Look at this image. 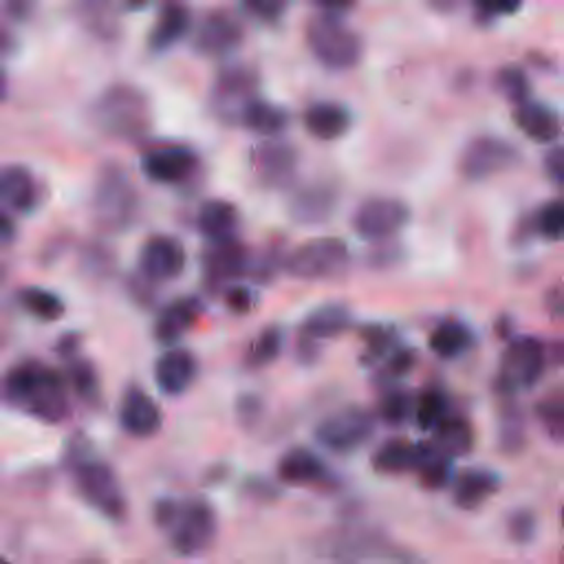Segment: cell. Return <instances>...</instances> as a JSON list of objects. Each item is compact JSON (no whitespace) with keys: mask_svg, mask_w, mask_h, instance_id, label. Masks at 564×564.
I'll return each mask as SVG.
<instances>
[{"mask_svg":"<svg viewBox=\"0 0 564 564\" xmlns=\"http://www.w3.org/2000/svg\"><path fill=\"white\" fill-rule=\"evenodd\" d=\"M196 227L209 242L236 238L238 209L229 200L209 198L196 212Z\"/></svg>","mask_w":564,"mask_h":564,"instance_id":"27","label":"cell"},{"mask_svg":"<svg viewBox=\"0 0 564 564\" xmlns=\"http://www.w3.org/2000/svg\"><path fill=\"white\" fill-rule=\"evenodd\" d=\"M544 170H546V176H549L555 185H562V178H564V159H562V148H560L557 143L544 154Z\"/></svg>","mask_w":564,"mask_h":564,"instance_id":"51","label":"cell"},{"mask_svg":"<svg viewBox=\"0 0 564 564\" xmlns=\"http://www.w3.org/2000/svg\"><path fill=\"white\" fill-rule=\"evenodd\" d=\"M352 324V315L348 311V306L339 304V302H326L317 308H313L300 328V337L308 339V341H322V339H333L344 335Z\"/></svg>","mask_w":564,"mask_h":564,"instance_id":"26","label":"cell"},{"mask_svg":"<svg viewBox=\"0 0 564 564\" xmlns=\"http://www.w3.org/2000/svg\"><path fill=\"white\" fill-rule=\"evenodd\" d=\"M416 364V355L412 348H394L386 359H383V370H381V379L386 381H394L403 375H408Z\"/></svg>","mask_w":564,"mask_h":564,"instance_id":"46","label":"cell"},{"mask_svg":"<svg viewBox=\"0 0 564 564\" xmlns=\"http://www.w3.org/2000/svg\"><path fill=\"white\" fill-rule=\"evenodd\" d=\"M13 236V223L9 220V216H4V212L0 209V245L11 240Z\"/></svg>","mask_w":564,"mask_h":564,"instance_id":"53","label":"cell"},{"mask_svg":"<svg viewBox=\"0 0 564 564\" xmlns=\"http://www.w3.org/2000/svg\"><path fill=\"white\" fill-rule=\"evenodd\" d=\"M137 212L139 196L126 170L115 163L104 165L93 194L95 223L108 234H121L134 223Z\"/></svg>","mask_w":564,"mask_h":564,"instance_id":"5","label":"cell"},{"mask_svg":"<svg viewBox=\"0 0 564 564\" xmlns=\"http://www.w3.org/2000/svg\"><path fill=\"white\" fill-rule=\"evenodd\" d=\"M242 11L249 13L253 20L264 22V24H275L282 20L286 4L278 2V0H253V2H245Z\"/></svg>","mask_w":564,"mask_h":564,"instance_id":"47","label":"cell"},{"mask_svg":"<svg viewBox=\"0 0 564 564\" xmlns=\"http://www.w3.org/2000/svg\"><path fill=\"white\" fill-rule=\"evenodd\" d=\"M203 304L198 297H176L159 311L154 322V339L163 346H174L200 317Z\"/></svg>","mask_w":564,"mask_h":564,"instance_id":"21","label":"cell"},{"mask_svg":"<svg viewBox=\"0 0 564 564\" xmlns=\"http://www.w3.org/2000/svg\"><path fill=\"white\" fill-rule=\"evenodd\" d=\"M289 110L271 104L262 97L251 99L245 110L240 112L238 123H242L247 130H251L253 134H260L264 139H275L280 132H284L289 128Z\"/></svg>","mask_w":564,"mask_h":564,"instance_id":"31","label":"cell"},{"mask_svg":"<svg viewBox=\"0 0 564 564\" xmlns=\"http://www.w3.org/2000/svg\"><path fill=\"white\" fill-rule=\"evenodd\" d=\"M535 416L542 425V430L546 432V436L553 443H562L564 438V401L560 392H553L544 399L538 401L535 405Z\"/></svg>","mask_w":564,"mask_h":564,"instance_id":"42","label":"cell"},{"mask_svg":"<svg viewBox=\"0 0 564 564\" xmlns=\"http://www.w3.org/2000/svg\"><path fill=\"white\" fill-rule=\"evenodd\" d=\"M249 165L256 178L267 187H286L297 172V152L280 139H264L251 148Z\"/></svg>","mask_w":564,"mask_h":564,"instance_id":"15","label":"cell"},{"mask_svg":"<svg viewBox=\"0 0 564 564\" xmlns=\"http://www.w3.org/2000/svg\"><path fill=\"white\" fill-rule=\"evenodd\" d=\"M520 152L502 137L480 134L474 137L460 152V174L467 181H485L516 165Z\"/></svg>","mask_w":564,"mask_h":564,"instance_id":"12","label":"cell"},{"mask_svg":"<svg viewBox=\"0 0 564 564\" xmlns=\"http://www.w3.org/2000/svg\"><path fill=\"white\" fill-rule=\"evenodd\" d=\"M18 300L31 315H35L40 319H46V322H53L64 313V302L55 293H51L46 289H40V286L22 289L18 293Z\"/></svg>","mask_w":564,"mask_h":564,"instance_id":"38","label":"cell"},{"mask_svg":"<svg viewBox=\"0 0 564 564\" xmlns=\"http://www.w3.org/2000/svg\"><path fill=\"white\" fill-rule=\"evenodd\" d=\"M282 341H284V333L278 324L264 326L258 337L251 341L245 361L249 368H262L269 366L271 361L278 359V355L282 352Z\"/></svg>","mask_w":564,"mask_h":564,"instance_id":"35","label":"cell"},{"mask_svg":"<svg viewBox=\"0 0 564 564\" xmlns=\"http://www.w3.org/2000/svg\"><path fill=\"white\" fill-rule=\"evenodd\" d=\"M533 529H535V520L531 511H516L509 518V533L513 535V540H520V542L531 540Z\"/></svg>","mask_w":564,"mask_h":564,"instance_id":"50","label":"cell"},{"mask_svg":"<svg viewBox=\"0 0 564 564\" xmlns=\"http://www.w3.org/2000/svg\"><path fill=\"white\" fill-rule=\"evenodd\" d=\"M0 200L15 212H31L40 200V187L33 174L22 165L0 170Z\"/></svg>","mask_w":564,"mask_h":564,"instance_id":"28","label":"cell"},{"mask_svg":"<svg viewBox=\"0 0 564 564\" xmlns=\"http://www.w3.org/2000/svg\"><path fill=\"white\" fill-rule=\"evenodd\" d=\"M498 474L482 467L463 469L454 478V502L463 509L480 507L491 494L498 491Z\"/></svg>","mask_w":564,"mask_h":564,"instance_id":"33","label":"cell"},{"mask_svg":"<svg viewBox=\"0 0 564 564\" xmlns=\"http://www.w3.org/2000/svg\"><path fill=\"white\" fill-rule=\"evenodd\" d=\"M192 29V11L178 2H165L148 33V48L152 53H163L181 42Z\"/></svg>","mask_w":564,"mask_h":564,"instance_id":"24","label":"cell"},{"mask_svg":"<svg viewBox=\"0 0 564 564\" xmlns=\"http://www.w3.org/2000/svg\"><path fill=\"white\" fill-rule=\"evenodd\" d=\"M245 40V29L242 22L225 11V9H214L205 13V18L196 24L192 44L196 53L205 57H225L234 53Z\"/></svg>","mask_w":564,"mask_h":564,"instance_id":"14","label":"cell"},{"mask_svg":"<svg viewBox=\"0 0 564 564\" xmlns=\"http://www.w3.org/2000/svg\"><path fill=\"white\" fill-rule=\"evenodd\" d=\"M513 121L518 130L535 143H553L562 132L557 110L538 99H527L518 104L513 110Z\"/></svg>","mask_w":564,"mask_h":564,"instance_id":"23","label":"cell"},{"mask_svg":"<svg viewBox=\"0 0 564 564\" xmlns=\"http://www.w3.org/2000/svg\"><path fill=\"white\" fill-rule=\"evenodd\" d=\"M0 280H2V269H0Z\"/></svg>","mask_w":564,"mask_h":564,"instance_id":"56","label":"cell"},{"mask_svg":"<svg viewBox=\"0 0 564 564\" xmlns=\"http://www.w3.org/2000/svg\"><path fill=\"white\" fill-rule=\"evenodd\" d=\"M0 40H2V31H0Z\"/></svg>","mask_w":564,"mask_h":564,"instance_id":"57","label":"cell"},{"mask_svg":"<svg viewBox=\"0 0 564 564\" xmlns=\"http://www.w3.org/2000/svg\"><path fill=\"white\" fill-rule=\"evenodd\" d=\"M0 564H9V562H7V560H2V557H0Z\"/></svg>","mask_w":564,"mask_h":564,"instance_id":"55","label":"cell"},{"mask_svg":"<svg viewBox=\"0 0 564 564\" xmlns=\"http://www.w3.org/2000/svg\"><path fill=\"white\" fill-rule=\"evenodd\" d=\"M414 412V397L403 388H386L377 414L388 425H403Z\"/></svg>","mask_w":564,"mask_h":564,"instance_id":"37","label":"cell"},{"mask_svg":"<svg viewBox=\"0 0 564 564\" xmlns=\"http://www.w3.org/2000/svg\"><path fill=\"white\" fill-rule=\"evenodd\" d=\"M341 564H421L412 553L383 544L375 538H355L341 540L337 549Z\"/></svg>","mask_w":564,"mask_h":564,"instance_id":"22","label":"cell"},{"mask_svg":"<svg viewBox=\"0 0 564 564\" xmlns=\"http://www.w3.org/2000/svg\"><path fill=\"white\" fill-rule=\"evenodd\" d=\"M414 419H416V425L421 430H434L449 412H447V399L441 390L436 388H430V390H423L416 399H414Z\"/></svg>","mask_w":564,"mask_h":564,"instance_id":"39","label":"cell"},{"mask_svg":"<svg viewBox=\"0 0 564 564\" xmlns=\"http://www.w3.org/2000/svg\"><path fill=\"white\" fill-rule=\"evenodd\" d=\"M93 121L110 137L141 139L152 123L150 101L137 86L115 84L93 104Z\"/></svg>","mask_w":564,"mask_h":564,"instance_id":"3","label":"cell"},{"mask_svg":"<svg viewBox=\"0 0 564 564\" xmlns=\"http://www.w3.org/2000/svg\"><path fill=\"white\" fill-rule=\"evenodd\" d=\"M546 357L549 352L542 339L531 335L516 337L500 357L496 390L505 397H513L533 388L544 375Z\"/></svg>","mask_w":564,"mask_h":564,"instance_id":"6","label":"cell"},{"mask_svg":"<svg viewBox=\"0 0 564 564\" xmlns=\"http://www.w3.org/2000/svg\"><path fill=\"white\" fill-rule=\"evenodd\" d=\"M427 346L441 359H456L474 346V330L460 319H443L430 333Z\"/></svg>","mask_w":564,"mask_h":564,"instance_id":"34","label":"cell"},{"mask_svg":"<svg viewBox=\"0 0 564 564\" xmlns=\"http://www.w3.org/2000/svg\"><path fill=\"white\" fill-rule=\"evenodd\" d=\"M496 88L502 93L505 99H509L513 106L531 99V82L522 66L518 64H505L496 73Z\"/></svg>","mask_w":564,"mask_h":564,"instance_id":"40","label":"cell"},{"mask_svg":"<svg viewBox=\"0 0 564 564\" xmlns=\"http://www.w3.org/2000/svg\"><path fill=\"white\" fill-rule=\"evenodd\" d=\"M161 408L156 401L141 390L139 386H130L119 403V425L126 434L134 438H148L154 436L161 430Z\"/></svg>","mask_w":564,"mask_h":564,"instance_id":"18","label":"cell"},{"mask_svg":"<svg viewBox=\"0 0 564 564\" xmlns=\"http://www.w3.org/2000/svg\"><path fill=\"white\" fill-rule=\"evenodd\" d=\"M375 434V414L361 405H346L330 412L315 425V438L335 454H350L364 447Z\"/></svg>","mask_w":564,"mask_h":564,"instance_id":"8","label":"cell"},{"mask_svg":"<svg viewBox=\"0 0 564 564\" xmlns=\"http://www.w3.org/2000/svg\"><path fill=\"white\" fill-rule=\"evenodd\" d=\"M500 445L505 452L513 454L524 445V416L516 403H507L500 416Z\"/></svg>","mask_w":564,"mask_h":564,"instance_id":"43","label":"cell"},{"mask_svg":"<svg viewBox=\"0 0 564 564\" xmlns=\"http://www.w3.org/2000/svg\"><path fill=\"white\" fill-rule=\"evenodd\" d=\"M198 167V156L189 145L159 143L141 154V172L148 181L159 185H178Z\"/></svg>","mask_w":564,"mask_h":564,"instance_id":"13","label":"cell"},{"mask_svg":"<svg viewBox=\"0 0 564 564\" xmlns=\"http://www.w3.org/2000/svg\"><path fill=\"white\" fill-rule=\"evenodd\" d=\"M324 476V460L308 447H291L278 460V478L286 485H313Z\"/></svg>","mask_w":564,"mask_h":564,"instance_id":"29","label":"cell"},{"mask_svg":"<svg viewBox=\"0 0 564 564\" xmlns=\"http://www.w3.org/2000/svg\"><path fill=\"white\" fill-rule=\"evenodd\" d=\"M474 427L471 423L460 416V414H447L434 430H432V441L430 445L441 452L447 458L465 456L474 447Z\"/></svg>","mask_w":564,"mask_h":564,"instance_id":"32","label":"cell"},{"mask_svg":"<svg viewBox=\"0 0 564 564\" xmlns=\"http://www.w3.org/2000/svg\"><path fill=\"white\" fill-rule=\"evenodd\" d=\"M337 207V192L328 183L300 187L289 200V216L300 225H322Z\"/></svg>","mask_w":564,"mask_h":564,"instance_id":"19","label":"cell"},{"mask_svg":"<svg viewBox=\"0 0 564 564\" xmlns=\"http://www.w3.org/2000/svg\"><path fill=\"white\" fill-rule=\"evenodd\" d=\"M306 44L315 59L333 70H348L359 64L364 42L339 13L317 9L306 22Z\"/></svg>","mask_w":564,"mask_h":564,"instance_id":"4","label":"cell"},{"mask_svg":"<svg viewBox=\"0 0 564 564\" xmlns=\"http://www.w3.org/2000/svg\"><path fill=\"white\" fill-rule=\"evenodd\" d=\"M187 256L181 240L174 236L156 234L150 236L139 251V275L150 284L170 282L185 269Z\"/></svg>","mask_w":564,"mask_h":564,"instance_id":"16","label":"cell"},{"mask_svg":"<svg viewBox=\"0 0 564 564\" xmlns=\"http://www.w3.org/2000/svg\"><path fill=\"white\" fill-rule=\"evenodd\" d=\"M196 357L185 348H170L154 361V381L167 397L183 394L196 379Z\"/></svg>","mask_w":564,"mask_h":564,"instance_id":"20","label":"cell"},{"mask_svg":"<svg viewBox=\"0 0 564 564\" xmlns=\"http://www.w3.org/2000/svg\"><path fill=\"white\" fill-rule=\"evenodd\" d=\"M260 410H262V403L256 394H242L238 399V414L242 416V421L251 423L256 419V414H260Z\"/></svg>","mask_w":564,"mask_h":564,"instance_id":"52","label":"cell"},{"mask_svg":"<svg viewBox=\"0 0 564 564\" xmlns=\"http://www.w3.org/2000/svg\"><path fill=\"white\" fill-rule=\"evenodd\" d=\"M520 9V4H509V2H480L474 7V20L478 24H489L491 20H496L498 15H509L516 13Z\"/></svg>","mask_w":564,"mask_h":564,"instance_id":"49","label":"cell"},{"mask_svg":"<svg viewBox=\"0 0 564 564\" xmlns=\"http://www.w3.org/2000/svg\"><path fill=\"white\" fill-rule=\"evenodd\" d=\"M531 231L542 236L549 242H557L564 234V207L560 198L546 200L544 205H540V209L535 212V216L531 218Z\"/></svg>","mask_w":564,"mask_h":564,"instance_id":"41","label":"cell"},{"mask_svg":"<svg viewBox=\"0 0 564 564\" xmlns=\"http://www.w3.org/2000/svg\"><path fill=\"white\" fill-rule=\"evenodd\" d=\"M154 520L167 531L172 549L181 555H198L216 535L214 509L200 498H163L154 505Z\"/></svg>","mask_w":564,"mask_h":564,"instance_id":"2","label":"cell"},{"mask_svg":"<svg viewBox=\"0 0 564 564\" xmlns=\"http://www.w3.org/2000/svg\"><path fill=\"white\" fill-rule=\"evenodd\" d=\"M225 302H227V308H229V311L242 315V313H249V311L256 306L258 297H256V293H253L249 286L236 284V286H231V289L227 291Z\"/></svg>","mask_w":564,"mask_h":564,"instance_id":"48","label":"cell"},{"mask_svg":"<svg viewBox=\"0 0 564 564\" xmlns=\"http://www.w3.org/2000/svg\"><path fill=\"white\" fill-rule=\"evenodd\" d=\"M350 260L346 240L335 236L311 238L295 247L284 260L282 267L289 275L300 280H322L339 273Z\"/></svg>","mask_w":564,"mask_h":564,"instance_id":"7","label":"cell"},{"mask_svg":"<svg viewBox=\"0 0 564 564\" xmlns=\"http://www.w3.org/2000/svg\"><path fill=\"white\" fill-rule=\"evenodd\" d=\"M302 121L311 137L319 141H335L348 132L352 117L348 108L337 101H315L304 110Z\"/></svg>","mask_w":564,"mask_h":564,"instance_id":"25","label":"cell"},{"mask_svg":"<svg viewBox=\"0 0 564 564\" xmlns=\"http://www.w3.org/2000/svg\"><path fill=\"white\" fill-rule=\"evenodd\" d=\"M68 379L75 388V392L84 399H95L99 394V381L97 372L90 361L86 359H73L68 366Z\"/></svg>","mask_w":564,"mask_h":564,"instance_id":"45","label":"cell"},{"mask_svg":"<svg viewBox=\"0 0 564 564\" xmlns=\"http://www.w3.org/2000/svg\"><path fill=\"white\" fill-rule=\"evenodd\" d=\"M258 73L247 64H229L220 68L209 90L212 112L220 121L236 126L245 106L258 97Z\"/></svg>","mask_w":564,"mask_h":564,"instance_id":"9","label":"cell"},{"mask_svg":"<svg viewBox=\"0 0 564 564\" xmlns=\"http://www.w3.org/2000/svg\"><path fill=\"white\" fill-rule=\"evenodd\" d=\"M75 485L82 498L110 520L126 516L123 489L110 465L97 458H82L75 463Z\"/></svg>","mask_w":564,"mask_h":564,"instance_id":"10","label":"cell"},{"mask_svg":"<svg viewBox=\"0 0 564 564\" xmlns=\"http://www.w3.org/2000/svg\"><path fill=\"white\" fill-rule=\"evenodd\" d=\"M4 93H7V79H4V73H2V68H0V99L4 97Z\"/></svg>","mask_w":564,"mask_h":564,"instance_id":"54","label":"cell"},{"mask_svg":"<svg viewBox=\"0 0 564 564\" xmlns=\"http://www.w3.org/2000/svg\"><path fill=\"white\" fill-rule=\"evenodd\" d=\"M410 220V207L392 196L366 198L352 214V229L361 240L381 242L399 234Z\"/></svg>","mask_w":564,"mask_h":564,"instance_id":"11","label":"cell"},{"mask_svg":"<svg viewBox=\"0 0 564 564\" xmlns=\"http://www.w3.org/2000/svg\"><path fill=\"white\" fill-rule=\"evenodd\" d=\"M4 390L11 401L48 423H57L68 414L64 379L42 361L29 359L13 366L4 379Z\"/></svg>","mask_w":564,"mask_h":564,"instance_id":"1","label":"cell"},{"mask_svg":"<svg viewBox=\"0 0 564 564\" xmlns=\"http://www.w3.org/2000/svg\"><path fill=\"white\" fill-rule=\"evenodd\" d=\"M361 337L366 341V361L368 364L383 361L397 348L394 346V335L386 326H366Z\"/></svg>","mask_w":564,"mask_h":564,"instance_id":"44","label":"cell"},{"mask_svg":"<svg viewBox=\"0 0 564 564\" xmlns=\"http://www.w3.org/2000/svg\"><path fill=\"white\" fill-rule=\"evenodd\" d=\"M249 269L251 256L238 238L209 242L203 251V273L209 289H218L229 280L242 278Z\"/></svg>","mask_w":564,"mask_h":564,"instance_id":"17","label":"cell"},{"mask_svg":"<svg viewBox=\"0 0 564 564\" xmlns=\"http://www.w3.org/2000/svg\"><path fill=\"white\" fill-rule=\"evenodd\" d=\"M423 456V443H412L408 438H390L377 447L372 454V467L379 474H405L416 471Z\"/></svg>","mask_w":564,"mask_h":564,"instance_id":"30","label":"cell"},{"mask_svg":"<svg viewBox=\"0 0 564 564\" xmlns=\"http://www.w3.org/2000/svg\"><path fill=\"white\" fill-rule=\"evenodd\" d=\"M416 474L427 489H441L452 480V458L436 452L430 443H423V456L419 460Z\"/></svg>","mask_w":564,"mask_h":564,"instance_id":"36","label":"cell"}]
</instances>
